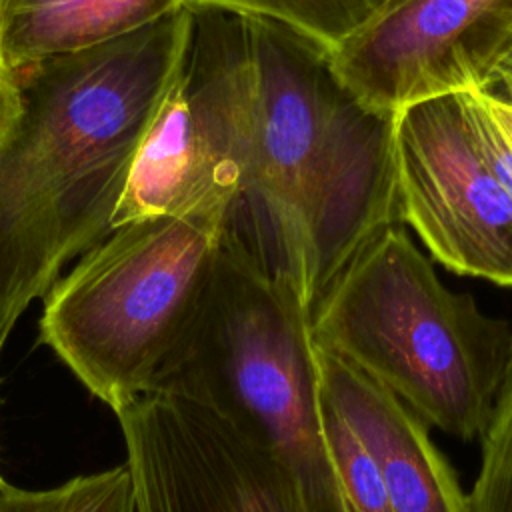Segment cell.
I'll return each instance as SVG.
<instances>
[{
    "instance_id": "obj_12",
    "label": "cell",
    "mask_w": 512,
    "mask_h": 512,
    "mask_svg": "<svg viewBox=\"0 0 512 512\" xmlns=\"http://www.w3.org/2000/svg\"><path fill=\"white\" fill-rule=\"evenodd\" d=\"M388 0H188L278 22L332 52L362 30Z\"/></svg>"
},
{
    "instance_id": "obj_10",
    "label": "cell",
    "mask_w": 512,
    "mask_h": 512,
    "mask_svg": "<svg viewBox=\"0 0 512 512\" xmlns=\"http://www.w3.org/2000/svg\"><path fill=\"white\" fill-rule=\"evenodd\" d=\"M320 390L374 456L394 512H470L468 494L430 436L396 396L316 348Z\"/></svg>"
},
{
    "instance_id": "obj_18",
    "label": "cell",
    "mask_w": 512,
    "mask_h": 512,
    "mask_svg": "<svg viewBox=\"0 0 512 512\" xmlns=\"http://www.w3.org/2000/svg\"><path fill=\"white\" fill-rule=\"evenodd\" d=\"M496 86H500V88L504 90V96H502V98H506V100L512 102V60L502 66V70H500V74H498Z\"/></svg>"
},
{
    "instance_id": "obj_11",
    "label": "cell",
    "mask_w": 512,
    "mask_h": 512,
    "mask_svg": "<svg viewBox=\"0 0 512 512\" xmlns=\"http://www.w3.org/2000/svg\"><path fill=\"white\" fill-rule=\"evenodd\" d=\"M188 0H0V70L132 34Z\"/></svg>"
},
{
    "instance_id": "obj_8",
    "label": "cell",
    "mask_w": 512,
    "mask_h": 512,
    "mask_svg": "<svg viewBox=\"0 0 512 512\" xmlns=\"http://www.w3.org/2000/svg\"><path fill=\"white\" fill-rule=\"evenodd\" d=\"M116 416L136 512H310L280 458L192 400L146 392Z\"/></svg>"
},
{
    "instance_id": "obj_7",
    "label": "cell",
    "mask_w": 512,
    "mask_h": 512,
    "mask_svg": "<svg viewBox=\"0 0 512 512\" xmlns=\"http://www.w3.org/2000/svg\"><path fill=\"white\" fill-rule=\"evenodd\" d=\"M392 170L398 220L434 260L512 286V196L480 152L466 94L394 112Z\"/></svg>"
},
{
    "instance_id": "obj_16",
    "label": "cell",
    "mask_w": 512,
    "mask_h": 512,
    "mask_svg": "<svg viewBox=\"0 0 512 512\" xmlns=\"http://www.w3.org/2000/svg\"><path fill=\"white\" fill-rule=\"evenodd\" d=\"M16 92H14V84L8 72L0 70V134L2 130L10 124L12 116L16 114Z\"/></svg>"
},
{
    "instance_id": "obj_6",
    "label": "cell",
    "mask_w": 512,
    "mask_h": 512,
    "mask_svg": "<svg viewBox=\"0 0 512 512\" xmlns=\"http://www.w3.org/2000/svg\"><path fill=\"white\" fill-rule=\"evenodd\" d=\"M186 6V44L112 228L194 210H222L228 220L244 196L256 122L250 20L210 4Z\"/></svg>"
},
{
    "instance_id": "obj_1",
    "label": "cell",
    "mask_w": 512,
    "mask_h": 512,
    "mask_svg": "<svg viewBox=\"0 0 512 512\" xmlns=\"http://www.w3.org/2000/svg\"><path fill=\"white\" fill-rule=\"evenodd\" d=\"M190 10L10 74L0 134V350L62 266L112 230L140 146L180 62Z\"/></svg>"
},
{
    "instance_id": "obj_17",
    "label": "cell",
    "mask_w": 512,
    "mask_h": 512,
    "mask_svg": "<svg viewBox=\"0 0 512 512\" xmlns=\"http://www.w3.org/2000/svg\"><path fill=\"white\" fill-rule=\"evenodd\" d=\"M484 98H486V104L492 110L494 118L498 120V124L502 126V130L506 132V136L512 142V102L498 96L494 90H484Z\"/></svg>"
},
{
    "instance_id": "obj_9",
    "label": "cell",
    "mask_w": 512,
    "mask_h": 512,
    "mask_svg": "<svg viewBox=\"0 0 512 512\" xmlns=\"http://www.w3.org/2000/svg\"><path fill=\"white\" fill-rule=\"evenodd\" d=\"M512 60V0H388L330 52L338 80L368 108L492 90Z\"/></svg>"
},
{
    "instance_id": "obj_3",
    "label": "cell",
    "mask_w": 512,
    "mask_h": 512,
    "mask_svg": "<svg viewBox=\"0 0 512 512\" xmlns=\"http://www.w3.org/2000/svg\"><path fill=\"white\" fill-rule=\"evenodd\" d=\"M314 346L428 428L480 440L512 370V326L446 288L402 224L374 234L310 312Z\"/></svg>"
},
{
    "instance_id": "obj_15",
    "label": "cell",
    "mask_w": 512,
    "mask_h": 512,
    "mask_svg": "<svg viewBox=\"0 0 512 512\" xmlns=\"http://www.w3.org/2000/svg\"><path fill=\"white\" fill-rule=\"evenodd\" d=\"M480 444V468L468 494L470 512H512V370L494 402Z\"/></svg>"
},
{
    "instance_id": "obj_2",
    "label": "cell",
    "mask_w": 512,
    "mask_h": 512,
    "mask_svg": "<svg viewBox=\"0 0 512 512\" xmlns=\"http://www.w3.org/2000/svg\"><path fill=\"white\" fill-rule=\"evenodd\" d=\"M256 72L250 176L224 234L312 312L348 260L400 224L392 118L362 104L334 74L330 52L248 16Z\"/></svg>"
},
{
    "instance_id": "obj_13",
    "label": "cell",
    "mask_w": 512,
    "mask_h": 512,
    "mask_svg": "<svg viewBox=\"0 0 512 512\" xmlns=\"http://www.w3.org/2000/svg\"><path fill=\"white\" fill-rule=\"evenodd\" d=\"M0 512H136L132 476L126 462L48 490H24L0 476Z\"/></svg>"
},
{
    "instance_id": "obj_5",
    "label": "cell",
    "mask_w": 512,
    "mask_h": 512,
    "mask_svg": "<svg viewBox=\"0 0 512 512\" xmlns=\"http://www.w3.org/2000/svg\"><path fill=\"white\" fill-rule=\"evenodd\" d=\"M222 210L114 226L44 296L40 342L114 414L152 390L208 286Z\"/></svg>"
},
{
    "instance_id": "obj_14",
    "label": "cell",
    "mask_w": 512,
    "mask_h": 512,
    "mask_svg": "<svg viewBox=\"0 0 512 512\" xmlns=\"http://www.w3.org/2000/svg\"><path fill=\"white\" fill-rule=\"evenodd\" d=\"M320 412L326 450L346 512H394L374 456L322 390Z\"/></svg>"
},
{
    "instance_id": "obj_4",
    "label": "cell",
    "mask_w": 512,
    "mask_h": 512,
    "mask_svg": "<svg viewBox=\"0 0 512 512\" xmlns=\"http://www.w3.org/2000/svg\"><path fill=\"white\" fill-rule=\"evenodd\" d=\"M150 392L192 400L268 448L310 512H346L324 442L310 310L234 238L222 234L202 300Z\"/></svg>"
}]
</instances>
